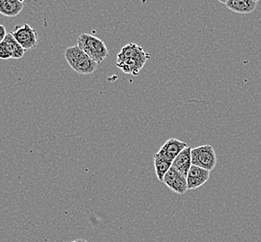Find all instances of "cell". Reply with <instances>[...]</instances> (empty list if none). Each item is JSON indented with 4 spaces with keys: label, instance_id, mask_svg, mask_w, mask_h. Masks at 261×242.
Wrapping results in <instances>:
<instances>
[{
    "label": "cell",
    "instance_id": "obj_1",
    "mask_svg": "<svg viewBox=\"0 0 261 242\" xmlns=\"http://www.w3.org/2000/svg\"><path fill=\"white\" fill-rule=\"evenodd\" d=\"M149 58L150 54L141 46L135 43H129L122 47L120 53H118L116 65L125 74L138 76Z\"/></svg>",
    "mask_w": 261,
    "mask_h": 242
},
{
    "label": "cell",
    "instance_id": "obj_2",
    "mask_svg": "<svg viewBox=\"0 0 261 242\" xmlns=\"http://www.w3.org/2000/svg\"><path fill=\"white\" fill-rule=\"evenodd\" d=\"M64 57L69 65L80 75L92 74L99 64L84 53L77 45L67 47L64 53Z\"/></svg>",
    "mask_w": 261,
    "mask_h": 242
},
{
    "label": "cell",
    "instance_id": "obj_3",
    "mask_svg": "<svg viewBox=\"0 0 261 242\" xmlns=\"http://www.w3.org/2000/svg\"><path fill=\"white\" fill-rule=\"evenodd\" d=\"M77 46L97 63L103 62L109 54L105 42L99 37L89 34H82L79 36Z\"/></svg>",
    "mask_w": 261,
    "mask_h": 242
},
{
    "label": "cell",
    "instance_id": "obj_4",
    "mask_svg": "<svg viewBox=\"0 0 261 242\" xmlns=\"http://www.w3.org/2000/svg\"><path fill=\"white\" fill-rule=\"evenodd\" d=\"M217 163L218 158L212 146L205 144L192 149V165L211 172Z\"/></svg>",
    "mask_w": 261,
    "mask_h": 242
},
{
    "label": "cell",
    "instance_id": "obj_5",
    "mask_svg": "<svg viewBox=\"0 0 261 242\" xmlns=\"http://www.w3.org/2000/svg\"><path fill=\"white\" fill-rule=\"evenodd\" d=\"M11 35L25 51L34 50L38 44L37 31L29 25H19L11 32Z\"/></svg>",
    "mask_w": 261,
    "mask_h": 242
},
{
    "label": "cell",
    "instance_id": "obj_6",
    "mask_svg": "<svg viewBox=\"0 0 261 242\" xmlns=\"http://www.w3.org/2000/svg\"><path fill=\"white\" fill-rule=\"evenodd\" d=\"M163 183L166 184L169 189L172 190L173 192L179 195L185 194L188 190L186 177L182 174H179L172 167L165 175Z\"/></svg>",
    "mask_w": 261,
    "mask_h": 242
},
{
    "label": "cell",
    "instance_id": "obj_7",
    "mask_svg": "<svg viewBox=\"0 0 261 242\" xmlns=\"http://www.w3.org/2000/svg\"><path fill=\"white\" fill-rule=\"evenodd\" d=\"M187 147L188 144L186 142H182L176 138H170L163 144L162 148L159 149L157 154L173 162L174 159L178 157L183 149Z\"/></svg>",
    "mask_w": 261,
    "mask_h": 242
},
{
    "label": "cell",
    "instance_id": "obj_8",
    "mask_svg": "<svg viewBox=\"0 0 261 242\" xmlns=\"http://www.w3.org/2000/svg\"><path fill=\"white\" fill-rule=\"evenodd\" d=\"M210 173L207 170L200 168L197 166L192 165L187 174V184L188 190L196 189L204 185L210 177Z\"/></svg>",
    "mask_w": 261,
    "mask_h": 242
},
{
    "label": "cell",
    "instance_id": "obj_9",
    "mask_svg": "<svg viewBox=\"0 0 261 242\" xmlns=\"http://www.w3.org/2000/svg\"><path fill=\"white\" fill-rule=\"evenodd\" d=\"M192 166V148L187 147L172 162V168H175L179 174L187 177L189 170Z\"/></svg>",
    "mask_w": 261,
    "mask_h": 242
},
{
    "label": "cell",
    "instance_id": "obj_10",
    "mask_svg": "<svg viewBox=\"0 0 261 242\" xmlns=\"http://www.w3.org/2000/svg\"><path fill=\"white\" fill-rule=\"evenodd\" d=\"M225 6L236 13L248 14L256 10V3L253 0H229Z\"/></svg>",
    "mask_w": 261,
    "mask_h": 242
},
{
    "label": "cell",
    "instance_id": "obj_11",
    "mask_svg": "<svg viewBox=\"0 0 261 242\" xmlns=\"http://www.w3.org/2000/svg\"><path fill=\"white\" fill-rule=\"evenodd\" d=\"M23 7V3L20 0H0V14L15 17L21 13Z\"/></svg>",
    "mask_w": 261,
    "mask_h": 242
},
{
    "label": "cell",
    "instance_id": "obj_12",
    "mask_svg": "<svg viewBox=\"0 0 261 242\" xmlns=\"http://www.w3.org/2000/svg\"><path fill=\"white\" fill-rule=\"evenodd\" d=\"M11 54V59H21L23 57L25 50L21 47L11 33L7 35L5 40L3 41Z\"/></svg>",
    "mask_w": 261,
    "mask_h": 242
},
{
    "label": "cell",
    "instance_id": "obj_13",
    "mask_svg": "<svg viewBox=\"0 0 261 242\" xmlns=\"http://www.w3.org/2000/svg\"><path fill=\"white\" fill-rule=\"evenodd\" d=\"M153 160H154V168H155L157 179L163 182L165 175L172 167V162L159 156L157 153L153 155Z\"/></svg>",
    "mask_w": 261,
    "mask_h": 242
},
{
    "label": "cell",
    "instance_id": "obj_14",
    "mask_svg": "<svg viewBox=\"0 0 261 242\" xmlns=\"http://www.w3.org/2000/svg\"><path fill=\"white\" fill-rule=\"evenodd\" d=\"M0 59H2V60L11 59V54L9 53L4 42L0 43Z\"/></svg>",
    "mask_w": 261,
    "mask_h": 242
},
{
    "label": "cell",
    "instance_id": "obj_15",
    "mask_svg": "<svg viewBox=\"0 0 261 242\" xmlns=\"http://www.w3.org/2000/svg\"><path fill=\"white\" fill-rule=\"evenodd\" d=\"M7 35H8V33L6 30V27L2 26V25H0V43H2L5 40Z\"/></svg>",
    "mask_w": 261,
    "mask_h": 242
},
{
    "label": "cell",
    "instance_id": "obj_16",
    "mask_svg": "<svg viewBox=\"0 0 261 242\" xmlns=\"http://www.w3.org/2000/svg\"><path fill=\"white\" fill-rule=\"evenodd\" d=\"M72 242H89L88 240H86V239H83V238H79V239H75V240H73Z\"/></svg>",
    "mask_w": 261,
    "mask_h": 242
},
{
    "label": "cell",
    "instance_id": "obj_17",
    "mask_svg": "<svg viewBox=\"0 0 261 242\" xmlns=\"http://www.w3.org/2000/svg\"><path fill=\"white\" fill-rule=\"evenodd\" d=\"M218 1L220 2V3H222V4H224L225 5V4H226V3H227L229 0H218Z\"/></svg>",
    "mask_w": 261,
    "mask_h": 242
},
{
    "label": "cell",
    "instance_id": "obj_18",
    "mask_svg": "<svg viewBox=\"0 0 261 242\" xmlns=\"http://www.w3.org/2000/svg\"><path fill=\"white\" fill-rule=\"evenodd\" d=\"M253 1H255V2H256V3H257V2H258V1H259V0H253Z\"/></svg>",
    "mask_w": 261,
    "mask_h": 242
},
{
    "label": "cell",
    "instance_id": "obj_19",
    "mask_svg": "<svg viewBox=\"0 0 261 242\" xmlns=\"http://www.w3.org/2000/svg\"><path fill=\"white\" fill-rule=\"evenodd\" d=\"M20 1H21V2H22V3H23V2H24V1H27V0H20Z\"/></svg>",
    "mask_w": 261,
    "mask_h": 242
}]
</instances>
